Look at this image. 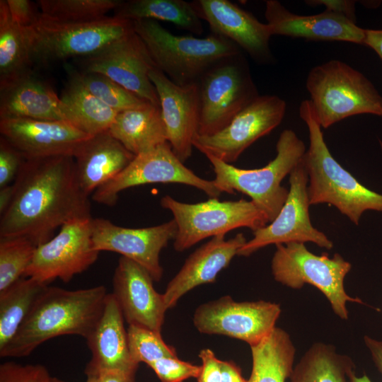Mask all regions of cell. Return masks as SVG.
Wrapping results in <instances>:
<instances>
[{"mask_svg":"<svg viewBox=\"0 0 382 382\" xmlns=\"http://www.w3.org/2000/svg\"><path fill=\"white\" fill-rule=\"evenodd\" d=\"M13 186L12 202L1 215L0 238L25 237L38 246L67 221L91 216L71 154L25 158Z\"/></svg>","mask_w":382,"mask_h":382,"instance_id":"cell-1","label":"cell"},{"mask_svg":"<svg viewBox=\"0 0 382 382\" xmlns=\"http://www.w3.org/2000/svg\"><path fill=\"white\" fill-rule=\"evenodd\" d=\"M108 293L103 285L77 290L47 286L1 357H24L52 338L74 335L86 339L100 320Z\"/></svg>","mask_w":382,"mask_h":382,"instance_id":"cell-2","label":"cell"},{"mask_svg":"<svg viewBox=\"0 0 382 382\" xmlns=\"http://www.w3.org/2000/svg\"><path fill=\"white\" fill-rule=\"evenodd\" d=\"M299 117L309 135L303 163L308 177L310 204L332 205L356 225L366 210L382 212V195L360 183L330 152L310 100L301 103Z\"/></svg>","mask_w":382,"mask_h":382,"instance_id":"cell-3","label":"cell"},{"mask_svg":"<svg viewBox=\"0 0 382 382\" xmlns=\"http://www.w3.org/2000/svg\"><path fill=\"white\" fill-rule=\"evenodd\" d=\"M133 25L156 67L179 86L198 83L216 63L242 53L235 43L214 33L205 37L176 35L150 19L134 21Z\"/></svg>","mask_w":382,"mask_h":382,"instance_id":"cell-4","label":"cell"},{"mask_svg":"<svg viewBox=\"0 0 382 382\" xmlns=\"http://www.w3.org/2000/svg\"><path fill=\"white\" fill-rule=\"evenodd\" d=\"M277 154L260 168L243 169L206 154L215 173L213 182L222 193L241 192L249 196L267 216L269 223L284 206L289 190L282 185L283 179L303 158L306 149L303 141L291 129H284L276 144Z\"/></svg>","mask_w":382,"mask_h":382,"instance_id":"cell-5","label":"cell"},{"mask_svg":"<svg viewBox=\"0 0 382 382\" xmlns=\"http://www.w3.org/2000/svg\"><path fill=\"white\" fill-rule=\"evenodd\" d=\"M306 86L322 128L360 114L382 117V96L360 71L337 59L313 67Z\"/></svg>","mask_w":382,"mask_h":382,"instance_id":"cell-6","label":"cell"},{"mask_svg":"<svg viewBox=\"0 0 382 382\" xmlns=\"http://www.w3.org/2000/svg\"><path fill=\"white\" fill-rule=\"evenodd\" d=\"M23 30L33 64L42 66L70 57L90 56L132 32L134 25L132 21L113 16L66 23L41 13L33 25Z\"/></svg>","mask_w":382,"mask_h":382,"instance_id":"cell-7","label":"cell"},{"mask_svg":"<svg viewBox=\"0 0 382 382\" xmlns=\"http://www.w3.org/2000/svg\"><path fill=\"white\" fill-rule=\"evenodd\" d=\"M352 265L341 255L335 253L316 255L302 243L276 245L271 262L274 279L294 289L309 284L318 289L329 301L333 312L341 319L348 318L347 302L363 301L347 294L344 282Z\"/></svg>","mask_w":382,"mask_h":382,"instance_id":"cell-8","label":"cell"},{"mask_svg":"<svg viewBox=\"0 0 382 382\" xmlns=\"http://www.w3.org/2000/svg\"><path fill=\"white\" fill-rule=\"evenodd\" d=\"M161 205L173 216L178 231L173 246L184 251L199 241L238 228L253 231L269 223L266 214L251 200L220 201L218 198L195 204L179 202L170 195L161 199Z\"/></svg>","mask_w":382,"mask_h":382,"instance_id":"cell-9","label":"cell"},{"mask_svg":"<svg viewBox=\"0 0 382 382\" xmlns=\"http://www.w3.org/2000/svg\"><path fill=\"white\" fill-rule=\"evenodd\" d=\"M200 116L198 136L214 134L259 96L242 53L209 68L198 81Z\"/></svg>","mask_w":382,"mask_h":382,"instance_id":"cell-10","label":"cell"},{"mask_svg":"<svg viewBox=\"0 0 382 382\" xmlns=\"http://www.w3.org/2000/svg\"><path fill=\"white\" fill-rule=\"evenodd\" d=\"M152 183H180L203 191L210 198H218L221 192L213 180L197 175L187 168L166 142L134 156L130 163L116 177L98 188L92 199L98 204L114 206L118 195L126 189Z\"/></svg>","mask_w":382,"mask_h":382,"instance_id":"cell-11","label":"cell"},{"mask_svg":"<svg viewBox=\"0 0 382 382\" xmlns=\"http://www.w3.org/2000/svg\"><path fill=\"white\" fill-rule=\"evenodd\" d=\"M92 219L70 220L57 235L38 245L25 277L46 285L57 279L67 283L88 270L100 253L93 245Z\"/></svg>","mask_w":382,"mask_h":382,"instance_id":"cell-12","label":"cell"},{"mask_svg":"<svg viewBox=\"0 0 382 382\" xmlns=\"http://www.w3.org/2000/svg\"><path fill=\"white\" fill-rule=\"evenodd\" d=\"M308 184L302 158L289 173V194L279 213L270 224L253 231V238L240 248L238 255L247 257L267 245L289 243L311 242L320 248L332 249V241L311 221Z\"/></svg>","mask_w":382,"mask_h":382,"instance_id":"cell-13","label":"cell"},{"mask_svg":"<svg viewBox=\"0 0 382 382\" xmlns=\"http://www.w3.org/2000/svg\"><path fill=\"white\" fill-rule=\"evenodd\" d=\"M286 109V102L279 96L260 95L221 130L212 135L197 136L194 147L204 155L231 164L252 144L282 122Z\"/></svg>","mask_w":382,"mask_h":382,"instance_id":"cell-14","label":"cell"},{"mask_svg":"<svg viewBox=\"0 0 382 382\" xmlns=\"http://www.w3.org/2000/svg\"><path fill=\"white\" fill-rule=\"evenodd\" d=\"M280 313V306L275 303L237 302L225 296L200 305L194 313L193 323L201 333L226 335L250 347L273 330Z\"/></svg>","mask_w":382,"mask_h":382,"instance_id":"cell-15","label":"cell"},{"mask_svg":"<svg viewBox=\"0 0 382 382\" xmlns=\"http://www.w3.org/2000/svg\"><path fill=\"white\" fill-rule=\"evenodd\" d=\"M83 71L105 75L142 100L160 107L149 73L156 68L134 30L97 52L83 57Z\"/></svg>","mask_w":382,"mask_h":382,"instance_id":"cell-16","label":"cell"},{"mask_svg":"<svg viewBox=\"0 0 382 382\" xmlns=\"http://www.w3.org/2000/svg\"><path fill=\"white\" fill-rule=\"evenodd\" d=\"M92 241L96 250L119 253L140 265L155 282L163 277L161 251L174 240L178 227L172 220L151 227L126 228L103 218L92 219Z\"/></svg>","mask_w":382,"mask_h":382,"instance_id":"cell-17","label":"cell"},{"mask_svg":"<svg viewBox=\"0 0 382 382\" xmlns=\"http://www.w3.org/2000/svg\"><path fill=\"white\" fill-rule=\"evenodd\" d=\"M160 102L167 140L176 156L184 163L191 156L199 134L200 116L198 83L179 86L161 71L149 73Z\"/></svg>","mask_w":382,"mask_h":382,"instance_id":"cell-18","label":"cell"},{"mask_svg":"<svg viewBox=\"0 0 382 382\" xmlns=\"http://www.w3.org/2000/svg\"><path fill=\"white\" fill-rule=\"evenodd\" d=\"M153 281L146 269L122 256L113 275L112 294L129 325L161 332L168 308Z\"/></svg>","mask_w":382,"mask_h":382,"instance_id":"cell-19","label":"cell"},{"mask_svg":"<svg viewBox=\"0 0 382 382\" xmlns=\"http://www.w3.org/2000/svg\"><path fill=\"white\" fill-rule=\"evenodd\" d=\"M199 17L208 23L212 33L231 40L259 63L272 59L267 23L228 0L192 1Z\"/></svg>","mask_w":382,"mask_h":382,"instance_id":"cell-20","label":"cell"},{"mask_svg":"<svg viewBox=\"0 0 382 382\" xmlns=\"http://www.w3.org/2000/svg\"><path fill=\"white\" fill-rule=\"evenodd\" d=\"M0 133L26 159L72 155L81 141L91 137L66 121L28 118L0 119Z\"/></svg>","mask_w":382,"mask_h":382,"instance_id":"cell-21","label":"cell"},{"mask_svg":"<svg viewBox=\"0 0 382 382\" xmlns=\"http://www.w3.org/2000/svg\"><path fill=\"white\" fill-rule=\"evenodd\" d=\"M265 16L273 35L362 45L365 37V29L342 15L327 11L314 15H299L277 0L265 1Z\"/></svg>","mask_w":382,"mask_h":382,"instance_id":"cell-22","label":"cell"},{"mask_svg":"<svg viewBox=\"0 0 382 382\" xmlns=\"http://www.w3.org/2000/svg\"><path fill=\"white\" fill-rule=\"evenodd\" d=\"M246 241L242 233L228 240L225 239V235H219L212 237L195 250L163 294L168 309L175 306L178 300L193 288L214 282Z\"/></svg>","mask_w":382,"mask_h":382,"instance_id":"cell-23","label":"cell"},{"mask_svg":"<svg viewBox=\"0 0 382 382\" xmlns=\"http://www.w3.org/2000/svg\"><path fill=\"white\" fill-rule=\"evenodd\" d=\"M124 316L113 294H108L103 314L96 328L86 338L91 352L85 374L101 370H117L135 376L139 366L129 352Z\"/></svg>","mask_w":382,"mask_h":382,"instance_id":"cell-24","label":"cell"},{"mask_svg":"<svg viewBox=\"0 0 382 382\" xmlns=\"http://www.w3.org/2000/svg\"><path fill=\"white\" fill-rule=\"evenodd\" d=\"M72 156L78 183L88 197L120 173L135 156L108 131L81 141Z\"/></svg>","mask_w":382,"mask_h":382,"instance_id":"cell-25","label":"cell"},{"mask_svg":"<svg viewBox=\"0 0 382 382\" xmlns=\"http://www.w3.org/2000/svg\"><path fill=\"white\" fill-rule=\"evenodd\" d=\"M63 120L52 86L33 70L0 82V119Z\"/></svg>","mask_w":382,"mask_h":382,"instance_id":"cell-26","label":"cell"},{"mask_svg":"<svg viewBox=\"0 0 382 382\" xmlns=\"http://www.w3.org/2000/svg\"><path fill=\"white\" fill-rule=\"evenodd\" d=\"M108 132L134 156L168 142L161 108L149 102L118 112Z\"/></svg>","mask_w":382,"mask_h":382,"instance_id":"cell-27","label":"cell"},{"mask_svg":"<svg viewBox=\"0 0 382 382\" xmlns=\"http://www.w3.org/2000/svg\"><path fill=\"white\" fill-rule=\"evenodd\" d=\"M67 71L69 80L59 96L64 121L90 136L108 131L118 112L87 90L76 70Z\"/></svg>","mask_w":382,"mask_h":382,"instance_id":"cell-28","label":"cell"},{"mask_svg":"<svg viewBox=\"0 0 382 382\" xmlns=\"http://www.w3.org/2000/svg\"><path fill=\"white\" fill-rule=\"evenodd\" d=\"M250 349L252 371L248 382H285L289 378L296 349L285 330L275 327Z\"/></svg>","mask_w":382,"mask_h":382,"instance_id":"cell-29","label":"cell"},{"mask_svg":"<svg viewBox=\"0 0 382 382\" xmlns=\"http://www.w3.org/2000/svg\"><path fill=\"white\" fill-rule=\"evenodd\" d=\"M113 13L115 17L132 21L150 19L170 22L197 35L204 31L202 19L192 3L183 0L122 1Z\"/></svg>","mask_w":382,"mask_h":382,"instance_id":"cell-30","label":"cell"},{"mask_svg":"<svg viewBox=\"0 0 382 382\" xmlns=\"http://www.w3.org/2000/svg\"><path fill=\"white\" fill-rule=\"evenodd\" d=\"M352 359L324 343L313 344L294 366L290 382H351Z\"/></svg>","mask_w":382,"mask_h":382,"instance_id":"cell-31","label":"cell"},{"mask_svg":"<svg viewBox=\"0 0 382 382\" xmlns=\"http://www.w3.org/2000/svg\"><path fill=\"white\" fill-rule=\"evenodd\" d=\"M47 286L24 277L0 293V350L16 335Z\"/></svg>","mask_w":382,"mask_h":382,"instance_id":"cell-32","label":"cell"},{"mask_svg":"<svg viewBox=\"0 0 382 382\" xmlns=\"http://www.w3.org/2000/svg\"><path fill=\"white\" fill-rule=\"evenodd\" d=\"M23 30L13 21L6 0L0 1V82L31 70Z\"/></svg>","mask_w":382,"mask_h":382,"instance_id":"cell-33","label":"cell"},{"mask_svg":"<svg viewBox=\"0 0 382 382\" xmlns=\"http://www.w3.org/2000/svg\"><path fill=\"white\" fill-rule=\"evenodd\" d=\"M121 0H38L41 13L52 20L81 23L100 19L114 11Z\"/></svg>","mask_w":382,"mask_h":382,"instance_id":"cell-34","label":"cell"},{"mask_svg":"<svg viewBox=\"0 0 382 382\" xmlns=\"http://www.w3.org/2000/svg\"><path fill=\"white\" fill-rule=\"evenodd\" d=\"M37 247L25 237L0 238V293L25 277Z\"/></svg>","mask_w":382,"mask_h":382,"instance_id":"cell-35","label":"cell"},{"mask_svg":"<svg viewBox=\"0 0 382 382\" xmlns=\"http://www.w3.org/2000/svg\"><path fill=\"white\" fill-rule=\"evenodd\" d=\"M76 74L87 90L117 112L138 107L147 102L105 75L76 70Z\"/></svg>","mask_w":382,"mask_h":382,"instance_id":"cell-36","label":"cell"},{"mask_svg":"<svg viewBox=\"0 0 382 382\" xmlns=\"http://www.w3.org/2000/svg\"><path fill=\"white\" fill-rule=\"evenodd\" d=\"M128 346L133 360L150 366L165 357H176L175 349L163 340L161 332L129 325L127 330Z\"/></svg>","mask_w":382,"mask_h":382,"instance_id":"cell-37","label":"cell"},{"mask_svg":"<svg viewBox=\"0 0 382 382\" xmlns=\"http://www.w3.org/2000/svg\"><path fill=\"white\" fill-rule=\"evenodd\" d=\"M161 382H182L189 378H198L201 366L194 365L176 357H165L150 366Z\"/></svg>","mask_w":382,"mask_h":382,"instance_id":"cell-38","label":"cell"},{"mask_svg":"<svg viewBox=\"0 0 382 382\" xmlns=\"http://www.w3.org/2000/svg\"><path fill=\"white\" fill-rule=\"evenodd\" d=\"M51 378L47 369L41 364L7 361L0 366V382H50Z\"/></svg>","mask_w":382,"mask_h":382,"instance_id":"cell-39","label":"cell"},{"mask_svg":"<svg viewBox=\"0 0 382 382\" xmlns=\"http://www.w3.org/2000/svg\"><path fill=\"white\" fill-rule=\"evenodd\" d=\"M25 158L6 139L0 138V188L16 180Z\"/></svg>","mask_w":382,"mask_h":382,"instance_id":"cell-40","label":"cell"},{"mask_svg":"<svg viewBox=\"0 0 382 382\" xmlns=\"http://www.w3.org/2000/svg\"><path fill=\"white\" fill-rule=\"evenodd\" d=\"M6 3L13 21L23 28L33 25L41 15L37 3L29 0H6Z\"/></svg>","mask_w":382,"mask_h":382,"instance_id":"cell-41","label":"cell"},{"mask_svg":"<svg viewBox=\"0 0 382 382\" xmlns=\"http://www.w3.org/2000/svg\"><path fill=\"white\" fill-rule=\"evenodd\" d=\"M199 357L202 364L198 382H221L220 359L209 349H202Z\"/></svg>","mask_w":382,"mask_h":382,"instance_id":"cell-42","label":"cell"},{"mask_svg":"<svg viewBox=\"0 0 382 382\" xmlns=\"http://www.w3.org/2000/svg\"><path fill=\"white\" fill-rule=\"evenodd\" d=\"M310 5H323L325 11L342 15L356 23L355 1L347 0L306 1Z\"/></svg>","mask_w":382,"mask_h":382,"instance_id":"cell-43","label":"cell"},{"mask_svg":"<svg viewBox=\"0 0 382 382\" xmlns=\"http://www.w3.org/2000/svg\"><path fill=\"white\" fill-rule=\"evenodd\" d=\"M86 376L95 382H135L134 376L117 370H101Z\"/></svg>","mask_w":382,"mask_h":382,"instance_id":"cell-44","label":"cell"},{"mask_svg":"<svg viewBox=\"0 0 382 382\" xmlns=\"http://www.w3.org/2000/svg\"><path fill=\"white\" fill-rule=\"evenodd\" d=\"M221 382H248L243 376L241 370L231 361L220 360Z\"/></svg>","mask_w":382,"mask_h":382,"instance_id":"cell-45","label":"cell"},{"mask_svg":"<svg viewBox=\"0 0 382 382\" xmlns=\"http://www.w3.org/2000/svg\"><path fill=\"white\" fill-rule=\"evenodd\" d=\"M364 341L370 352L374 364L382 376V341L368 335L364 336Z\"/></svg>","mask_w":382,"mask_h":382,"instance_id":"cell-46","label":"cell"},{"mask_svg":"<svg viewBox=\"0 0 382 382\" xmlns=\"http://www.w3.org/2000/svg\"><path fill=\"white\" fill-rule=\"evenodd\" d=\"M363 45L374 50L382 60V30L365 29Z\"/></svg>","mask_w":382,"mask_h":382,"instance_id":"cell-47","label":"cell"},{"mask_svg":"<svg viewBox=\"0 0 382 382\" xmlns=\"http://www.w3.org/2000/svg\"><path fill=\"white\" fill-rule=\"evenodd\" d=\"M13 184L0 188V214H4L10 206L13 197Z\"/></svg>","mask_w":382,"mask_h":382,"instance_id":"cell-48","label":"cell"},{"mask_svg":"<svg viewBox=\"0 0 382 382\" xmlns=\"http://www.w3.org/2000/svg\"><path fill=\"white\" fill-rule=\"evenodd\" d=\"M351 382H372L369 377L364 374L361 376H358L355 372H353L351 375Z\"/></svg>","mask_w":382,"mask_h":382,"instance_id":"cell-49","label":"cell"},{"mask_svg":"<svg viewBox=\"0 0 382 382\" xmlns=\"http://www.w3.org/2000/svg\"><path fill=\"white\" fill-rule=\"evenodd\" d=\"M50 382H64V381H63L62 380L59 379V378H57L56 377H52Z\"/></svg>","mask_w":382,"mask_h":382,"instance_id":"cell-50","label":"cell"},{"mask_svg":"<svg viewBox=\"0 0 382 382\" xmlns=\"http://www.w3.org/2000/svg\"><path fill=\"white\" fill-rule=\"evenodd\" d=\"M86 382H95L92 378L87 377Z\"/></svg>","mask_w":382,"mask_h":382,"instance_id":"cell-51","label":"cell"}]
</instances>
